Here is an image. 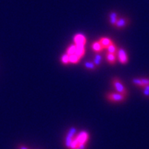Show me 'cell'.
Instances as JSON below:
<instances>
[{
  "instance_id": "6da1fadb",
  "label": "cell",
  "mask_w": 149,
  "mask_h": 149,
  "mask_svg": "<svg viewBox=\"0 0 149 149\" xmlns=\"http://www.w3.org/2000/svg\"><path fill=\"white\" fill-rule=\"evenodd\" d=\"M112 86L115 89V90L117 91V93H120L122 95H124L127 96V90L126 89V87L124 86V85L123 84V83L118 78L114 77L112 79Z\"/></svg>"
},
{
  "instance_id": "7a4b0ae2",
  "label": "cell",
  "mask_w": 149,
  "mask_h": 149,
  "mask_svg": "<svg viewBox=\"0 0 149 149\" xmlns=\"http://www.w3.org/2000/svg\"><path fill=\"white\" fill-rule=\"evenodd\" d=\"M107 99L112 102H123L126 98V95L118 93H109L106 95Z\"/></svg>"
},
{
  "instance_id": "3957f363",
  "label": "cell",
  "mask_w": 149,
  "mask_h": 149,
  "mask_svg": "<svg viewBox=\"0 0 149 149\" xmlns=\"http://www.w3.org/2000/svg\"><path fill=\"white\" fill-rule=\"evenodd\" d=\"M77 129L74 128V127H72L70 129V130L68 131V134L66 136V138H65V146L68 148V149L70 148V145H71V142L73 141V139H74V135L76 134L77 132Z\"/></svg>"
},
{
  "instance_id": "277c9868",
  "label": "cell",
  "mask_w": 149,
  "mask_h": 149,
  "mask_svg": "<svg viewBox=\"0 0 149 149\" xmlns=\"http://www.w3.org/2000/svg\"><path fill=\"white\" fill-rule=\"evenodd\" d=\"M117 56H118V59L119 61L122 64H126L128 62V56H127V52L125 51L124 49L120 48V49L117 50Z\"/></svg>"
},
{
  "instance_id": "5b68a950",
  "label": "cell",
  "mask_w": 149,
  "mask_h": 149,
  "mask_svg": "<svg viewBox=\"0 0 149 149\" xmlns=\"http://www.w3.org/2000/svg\"><path fill=\"white\" fill-rule=\"evenodd\" d=\"M89 135L88 132L86 131H82L76 136L75 138L79 145V144H86L89 140Z\"/></svg>"
},
{
  "instance_id": "8992f818",
  "label": "cell",
  "mask_w": 149,
  "mask_h": 149,
  "mask_svg": "<svg viewBox=\"0 0 149 149\" xmlns=\"http://www.w3.org/2000/svg\"><path fill=\"white\" fill-rule=\"evenodd\" d=\"M74 44H75L76 45H81V46H84L86 42V39L84 35L78 33V34H76L75 36L74 37Z\"/></svg>"
},
{
  "instance_id": "52a82bcc",
  "label": "cell",
  "mask_w": 149,
  "mask_h": 149,
  "mask_svg": "<svg viewBox=\"0 0 149 149\" xmlns=\"http://www.w3.org/2000/svg\"><path fill=\"white\" fill-rule=\"evenodd\" d=\"M129 23H130V21L127 17H120L116 23L115 26L118 29H123L129 24Z\"/></svg>"
},
{
  "instance_id": "ba28073f",
  "label": "cell",
  "mask_w": 149,
  "mask_h": 149,
  "mask_svg": "<svg viewBox=\"0 0 149 149\" xmlns=\"http://www.w3.org/2000/svg\"><path fill=\"white\" fill-rule=\"evenodd\" d=\"M98 42H100L101 45H102V47L105 48V49H107V48L110 45L111 43H113L111 41V40H110L109 38H107V37H102V38H100L99 39V40H98Z\"/></svg>"
},
{
  "instance_id": "9c48e42d",
  "label": "cell",
  "mask_w": 149,
  "mask_h": 149,
  "mask_svg": "<svg viewBox=\"0 0 149 149\" xmlns=\"http://www.w3.org/2000/svg\"><path fill=\"white\" fill-rule=\"evenodd\" d=\"M92 49H93V50L95 53H100L103 50L104 48L102 47V45H101V43L97 41L93 42V45H92Z\"/></svg>"
},
{
  "instance_id": "30bf717a",
  "label": "cell",
  "mask_w": 149,
  "mask_h": 149,
  "mask_svg": "<svg viewBox=\"0 0 149 149\" xmlns=\"http://www.w3.org/2000/svg\"><path fill=\"white\" fill-rule=\"evenodd\" d=\"M94 61L93 63L95 64V65L97 67V68H99L102 64V56L101 55L100 53H95V56H94Z\"/></svg>"
},
{
  "instance_id": "8fae6325",
  "label": "cell",
  "mask_w": 149,
  "mask_h": 149,
  "mask_svg": "<svg viewBox=\"0 0 149 149\" xmlns=\"http://www.w3.org/2000/svg\"><path fill=\"white\" fill-rule=\"evenodd\" d=\"M106 59L110 64H114L117 60V56L115 54H111V53H107L106 54Z\"/></svg>"
},
{
  "instance_id": "7c38bea8",
  "label": "cell",
  "mask_w": 149,
  "mask_h": 149,
  "mask_svg": "<svg viewBox=\"0 0 149 149\" xmlns=\"http://www.w3.org/2000/svg\"><path fill=\"white\" fill-rule=\"evenodd\" d=\"M117 20H118V16H117V13H115V12H111V13L110 14L109 21L112 26H115V24H116V23H117Z\"/></svg>"
},
{
  "instance_id": "4fadbf2b",
  "label": "cell",
  "mask_w": 149,
  "mask_h": 149,
  "mask_svg": "<svg viewBox=\"0 0 149 149\" xmlns=\"http://www.w3.org/2000/svg\"><path fill=\"white\" fill-rule=\"evenodd\" d=\"M75 54L77 55L79 57H80V58H82L83 55H85V47L81 46V45H77Z\"/></svg>"
},
{
  "instance_id": "5bb4252c",
  "label": "cell",
  "mask_w": 149,
  "mask_h": 149,
  "mask_svg": "<svg viewBox=\"0 0 149 149\" xmlns=\"http://www.w3.org/2000/svg\"><path fill=\"white\" fill-rule=\"evenodd\" d=\"M80 59H81V58L78 56L77 55H76V54L69 55V61L71 64H77V63L79 62Z\"/></svg>"
},
{
  "instance_id": "9a60e30c",
  "label": "cell",
  "mask_w": 149,
  "mask_h": 149,
  "mask_svg": "<svg viewBox=\"0 0 149 149\" xmlns=\"http://www.w3.org/2000/svg\"><path fill=\"white\" fill-rule=\"evenodd\" d=\"M107 50H108V53H111V54H117V46L115 45V44L113 43H111V45L108 46V48H107Z\"/></svg>"
},
{
  "instance_id": "2e32d148",
  "label": "cell",
  "mask_w": 149,
  "mask_h": 149,
  "mask_svg": "<svg viewBox=\"0 0 149 149\" xmlns=\"http://www.w3.org/2000/svg\"><path fill=\"white\" fill-rule=\"evenodd\" d=\"M76 48H77V45L74 44V45H70L69 47L67 49V54L68 55H73V54H75L76 52Z\"/></svg>"
},
{
  "instance_id": "e0dca14e",
  "label": "cell",
  "mask_w": 149,
  "mask_h": 149,
  "mask_svg": "<svg viewBox=\"0 0 149 149\" xmlns=\"http://www.w3.org/2000/svg\"><path fill=\"white\" fill-rule=\"evenodd\" d=\"M85 67L90 70H95L97 69V67L95 65L93 62H86L85 63Z\"/></svg>"
},
{
  "instance_id": "ac0fdd59",
  "label": "cell",
  "mask_w": 149,
  "mask_h": 149,
  "mask_svg": "<svg viewBox=\"0 0 149 149\" xmlns=\"http://www.w3.org/2000/svg\"><path fill=\"white\" fill-rule=\"evenodd\" d=\"M61 62L63 63L64 64H68L69 63H70V61H69V55H68V54H64V55L61 56Z\"/></svg>"
},
{
  "instance_id": "d6986e66",
  "label": "cell",
  "mask_w": 149,
  "mask_h": 149,
  "mask_svg": "<svg viewBox=\"0 0 149 149\" xmlns=\"http://www.w3.org/2000/svg\"><path fill=\"white\" fill-rule=\"evenodd\" d=\"M132 83L136 86H138L139 87H144L142 80H141V78H134V79H132Z\"/></svg>"
},
{
  "instance_id": "ffe728a7",
  "label": "cell",
  "mask_w": 149,
  "mask_h": 149,
  "mask_svg": "<svg viewBox=\"0 0 149 149\" xmlns=\"http://www.w3.org/2000/svg\"><path fill=\"white\" fill-rule=\"evenodd\" d=\"M141 80H142L144 87L146 86H149V78H141Z\"/></svg>"
},
{
  "instance_id": "44dd1931",
  "label": "cell",
  "mask_w": 149,
  "mask_h": 149,
  "mask_svg": "<svg viewBox=\"0 0 149 149\" xmlns=\"http://www.w3.org/2000/svg\"><path fill=\"white\" fill-rule=\"evenodd\" d=\"M143 93L146 96L149 97V86H146L143 87Z\"/></svg>"
},
{
  "instance_id": "7402d4cb",
  "label": "cell",
  "mask_w": 149,
  "mask_h": 149,
  "mask_svg": "<svg viewBox=\"0 0 149 149\" xmlns=\"http://www.w3.org/2000/svg\"><path fill=\"white\" fill-rule=\"evenodd\" d=\"M86 144H79L76 149H86Z\"/></svg>"
},
{
  "instance_id": "603a6c76",
  "label": "cell",
  "mask_w": 149,
  "mask_h": 149,
  "mask_svg": "<svg viewBox=\"0 0 149 149\" xmlns=\"http://www.w3.org/2000/svg\"><path fill=\"white\" fill-rule=\"evenodd\" d=\"M18 149H28V148H27L26 146H23V145H20V146H18Z\"/></svg>"
}]
</instances>
